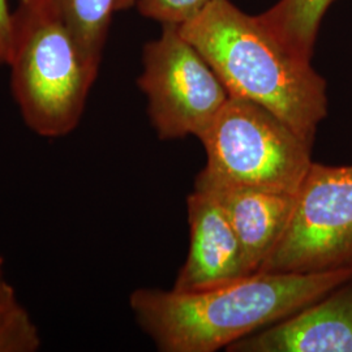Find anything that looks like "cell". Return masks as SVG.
Masks as SVG:
<instances>
[{"instance_id":"obj_1","label":"cell","mask_w":352,"mask_h":352,"mask_svg":"<svg viewBox=\"0 0 352 352\" xmlns=\"http://www.w3.org/2000/svg\"><path fill=\"white\" fill-rule=\"evenodd\" d=\"M352 280V265L256 272L200 291L139 289L129 305L160 351L214 352L299 312Z\"/></svg>"},{"instance_id":"obj_2","label":"cell","mask_w":352,"mask_h":352,"mask_svg":"<svg viewBox=\"0 0 352 352\" xmlns=\"http://www.w3.org/2000/svg\"><path fill=\"white\" fill-rule=\"evenodd\" d=\"M231 97L257 103L314 145L327 118V81L311 59L287 47L260 16L243 12L230 0H212L179 26Z\"/></svg>"},{"instance_id":"obj_3","label":"cell","mask_w":352,"mask_h":352,"mask_svg":"<svg viewBox=\"0 0 352 352\" xmlns=\"http://www.w3.org/2000/svg\"><path fill=\"white\" fill-rule=\"evenodd\" d=\"M100 64L78 45L59 0H20L8 67L13 98L30 131L43 139L75 131Z\"/></svg>"},{"instance_id":"obj_4","label":"cell","mask_w":352,"mask_h":352,"mask_svg":"<svg viewBox=\"0 0 352 352\" xmlns=\"http://www.w3.org/2000/svg\"><path fill=\"white\" fill-rule=\"evenodd\" d=\"M200 175L215 182L296 195L314 164L312 146L263 106L230 97L199 138Z\"/></svg>"},{"instance_id":"obj_5","label":"cell","mask_w":352,"mask_h":352,"mask_svg":"<svg viewBox=\"0 0 352 352\" xmlns=\"http://www.w3.org/2000/svg\"><path fill=\"white\" fill-rule=\"evenodd\" d=\"M142 65L138 84L160 140L199 139L231 97L179 26L164 25L161 37L145 45Z\"/></svg>"},{"instance_id":"obj_6","label":"cell","mask_w":352,"mask_h":352,"mask_svg":"<svg viewBox=\"0 0 352 352\" xmlns=\"http://www.w3.org/2000/svg\"><path fill=\"white\" fill-rule=\"evenodd\" d=\"M352 265V166L314 162L289 223L258 272L312 273Z\"/></svg>"},{"instance_id":"obj_7","label":"cell","mask_w":352,"mask_h":352,"mask_svg":"<svg viewBox=\"0 0 352 352\" xmlns=\"http://www.w3.org/2000/svg\"><path fill=\"white\" fill-rule=\"evenodd\" d=\"M190 244L173 289L200 291L251 274L239 238L221 204L195 189L187 200Z\"/></svg>"},{"instance_id":"obj_8","label":"cell","mask_w":352,"mask_h":352,"mask_svg":"<svg viewBox=\"0 0 352 352\" xmlns=\"http://www.w3.org/2000/svg\"><path fill=\"white\" fill-rule=\"evenodd\" d=\"M351 282L299 312L232 343L227 351L352 352Z\"/></svg>"},{"instance_id":"obj_9","label":"cell","mask_w":352,"mask_h":352,"mask_svg":"<svg viewBox=\"0 0 352 352\" xmlns=\"http://www.w3.org/2000/svg\"><path fill=\"white\" fill-rule=\"evenodd\" d=\"M195 189L221 204L239 238L248 272H258L287 227L296 195L232 186L200 174Z\"/></svg>"},{"instance_id":"obj_10","label":"cell","mask_w":352,"mask_h":352,"mask_svg":"<svg viewBox=\"0 0 352 352\" xmlns=\"http://www.w3.org/2000/svg\"><path fill=\"white\" fill-rule=\"evenodd\" d=\"M334 0H279L269 11L258 14L287 47L312 59L322 17Z\"/></svg>"},{"instance_id":"obj_11","label":"cell","mask_w":352,"mask_h":352,"mask_svg":"<svg viewBox=\"0 0 352 352\" xmlns=\"http://www.w3.org/2000/svg\"><path fill=\"white\" fill-rule=\"evenodd\" d=\"M138 0H59L60 10L78 45L90 59L101 63L113 13L128 10Z\"/></svg>"},{"instance_id":"obj_12","label":"cell","mask_w":352,"mask_h":352,"mask_svg":"<svg viewBox=\"0 0 352 352\" xmlns=\"http://www.w3.org/2000/svg\"><path fill=\"white\" fill-rule=\"evenodd\" d=\"M41 344L37 325L20 302L0 314V352H34Z\"/></svg>"},{"instance_id":"obj_13","label":"cell","mask_w":352,"mask_h":352,"mask_svg":"<svg viewBox=\"0 0 352 352\" xmlns=\"http://www.w3.org/2000/svg\"><path fill=\"white\" fill-rule=\"evenodd\" d=\"M212 0H138L136 6L144 16L162 25L182 26L195 19Z\"/></svg>"},{"instance_id":"obj_14","label":"cell","mask_w":352,"mask_h":352,"mask_svg":"<svg viewBox=\"0 0 352 352\" xmlns=\"http://www.w3.org/2000/svg\"><path fill=\"white\" fill-rule=\"evenodd\" d=\"M13 12L7 0H0V67L8 65L12 46Z\"/></svg>"},{"instance_id":"obj_15","label":"cell","mask_w":352,"mask_h":352,"mask_svg":"<svg viewBox=\"0 0 352 352\" xmlns=\"http://www.w3.org/2000/svg\"><path fill=\"white\" fill-rule=\"evenodd\" d=\"M19 302L14 289L11 286V283L6 278V272H4V263L0 257V314L12 308Z\"/></svg>"}]
</instances>
